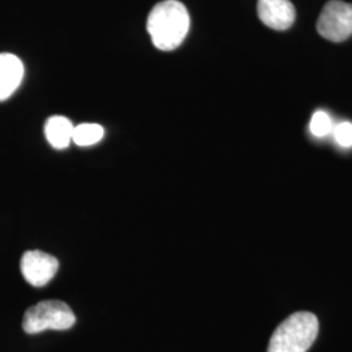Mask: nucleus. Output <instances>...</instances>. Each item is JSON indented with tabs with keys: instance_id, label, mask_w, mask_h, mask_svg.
I'll list each match as a JSON object with an SVG mask.
<instances>
[{
	"instance_id": "f257e3e1",
	"label": "nucleus",
	"mask_w": 352,
	"mask_h": 352,
	"mask_svg": "<svg viewBox=\"0 0 352 352\" xmlns=\"http://www.w3.org/2000/svg\"><path fill=\"white\" fill-rule=\"evenodd\" d=\"M189 24V13L183 3L164 0L151 10L146 29L158 50L173 51L187 37Z\"/></svg>"
},
{
	"instance_id": "f03ea898",
	"label": "nucleus",
	"mask_w": 352,
	"mask_h": 352,
	"mask_svg": "<svg viewBox=\"0 0 352 352\" xmlns=\"http://www.w3.org/2000/svg\"><path fill=\"white\" fill-rule=\"evenodd\" d=\"M318 334V320L314 314L289 316L272 336L267 352H307Z\"/></svg>"
},
{
	"instance_id": "7ed1b4c3",
	"label": "nucleus",
	"mask_w": 352,
	"mask_h": 352,
	"mask_svg": "<svg viewBox=\"0 0 352 352\" xmlns=\"http://www.w3.org/2000/svg\"><path fill=\"white\" fill-rule=\"evenodd\" d=\"M75 322V314L68 304L60 300H45L26 311L23 329L28 334H38L45 330H68Z\"/></svg>"
},
{
	"instance_id": "20e7f679",
	"label": "nucleus",
	"mask_w": 352,
	"mask_h": 352,
	"mask_svg": "<svg viewBox=\"0 0 352 352\" xmlns=\"http://www.w3.org/2000/svg\"><path fill=\"white\" fill-rule=\"evenodd\" d=\"M317 32L331 42H342L352 36V4L340 0L327 1L317 20Z\"/></svg>"
},
{
	"instance_id": "39448f33",
	"label": "nucleus",
	"mask_w": 352,
	"mask_h": 352,
	"mask_svg": "<svg viewBox=\"0 0 352 352\" xmlns=\"http://www.w3.org/2000/svg\"><path fill=\"white\" fill-rule=\"evenodd\" d=\"M23 277L32 286L42 287L47 285L59 269V261L52 254L42 251H28L20 261Z\"/></svg>"
},
{
	"instance_id": "423d86ee",
	"label": "nucleus",
	"mask_w": 352,
	"mask_h": 352,
	"mask_svg": "<svg viewBox=\"0 0 352 352\" xmlns=\"http://www.w3.org/2000/svg\"><path fill=\"white\" fill-rule=\"evenodd\" d=\"M257 14L265 25L274 30H287L296 17L289 0H258Z\"/></svg>"
},
{
	"instance_id": "0eeeda50",
	"label": "nucleus",
	"mask_w": 352,
	"mask_h": 352,
	"mask_svg": "<svg viewBox=\"0 0 352 352\" xmlns=\"http://www.w3.org/2000/svg\"><path fill=\"white\" fill-rule=\"evenodd\" d=\"M24 64L13 54H0V102L7 101L23 82Z\"/></svg>"
},
{
	"instance_id": "6e6552de",
	"label": "nucleus",
	"mask_w": 352,
	"mask_h": 352,
	"mask_svg": "<svg viewBox=\"0 0 352 352\" xmlns=\"http://www.w3.org/2000/svg\"><path fill=\"white\" fill-rule=\"evenodd\" d=\"M75 126L72 122L60 115L51 116L45 124V135L50 142L51 146L55 149H65L69 146L74 136Z\"/></svg>"
},
{
	"instance_id": "1a4fd4ad",
	"label": "nucleus",
	"mask_w": 352,
	"mask_h": 352,
	"mask_svg": "<svg viewBox=\"0 0 352 352\" xmlns=\"http://www.w3.org/2000/svg\"><path fill=\"white\" fill-rule=\"evenodd\" d=\"M104 131L100 124L82 123L75 126L72 141L78 146H91L103 139Z\"/></svg>"
},
{
	"instance_id": "9d476101",
	"label": "nucleus",
	"mask_w": 352,
	"mask_h": 352,
	"mask_svg": "<svg viewBox=\"0 0 352 352\" xmlns=\"http://www.w3.org/2000/svg\"><path fill=\"white\" fill-rule=\"evenodd\" d=\"M309 129L316 138H325L333 132V122L325 111H316L311 119Z\"/></svg>"
},
{
	"instance_id": "9b49d317",
	"label": "nucleus",
	"mask_w": 352,
	"mask_h": 352,
	"mask_svg": "<svg viewBox=\"0 0 352 352\" xmlns=\"http://www.w3.org/2000/svg\"><path fill=\"white\" fill-rule=\"evenodd\" d=\"M333 135L334 139L343 148H350L352 146V124L349 122L340 123L338 126L333 128Z\"/></svg>"
}]
</instances>
